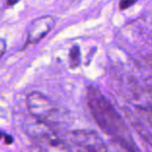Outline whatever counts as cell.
<instances>
[{
  "instance_id": "1",
  "label": "cell",
  "mask_w": 152,
  "mask_h": 152,
  "mask_svg": "<svg viewBox=\"0 0 152 152\" xmlns=\"http://www.w3.org/2000/svg\"><path fill=\"white\" fill-rule=\"evenodd\" d=\"M87 103L98 126L127 152H140L127 125L110 100L95 87H89Z\"/></svg>"
},
{
  "instance_id": "2",
  "label": "cell",
  "mask_w": 152,
  "mask_h": 152,
  "mask_svg": "<svg viewBox=\"0 0 152 152\" xmlns=\"http://www.w3.org/2000/svg\"><path fill=\"white\" fill-rule=\"evenodd\" d=\"M30 137L40 152H73L69 144L56 134L52 127L36 120L28 129Z\"/></svg>"
},
{
  "instance_id": "3",
  "label": "cell",
  "mask_w": 152,
  "mask_h": 152,
  "mask_svg": "<svg viewBox=\"0 0 152 152\" xmlns=\"http://www.w3.org/2000/svg\"><path fill=\"white\" fill-rule=\"evenodd\" d=\"M26 104L34 120L52 127L57 117V107L47 96L37 91L31 92L26 98Z\"/></svg>"
},
{
  "instance_id": "4",
  "label": "cell",
  "mask_w": 152,
  "mask_h": 152,
  "mask_svg": "<svg viewBox=\"0 0 152 152\" xmlns=\"http://www.w3.org/2000/svg\"><path fill=\"white\" fill-rule=\"evenodd\" d=\"M69 146L73 152H108L107 146L97 133L85 129L69 133Z\"/></svg>"
},
{
  "instance_id": "5",
  "label": "cell",
  "mask_w": 152,
  "mask_h": 152,
  "mask_svg": "<svg viewBox=\"0 0 152 152\" xmlns=\"http://www.w3.org/2000/svg\"><path fill=\"white\" fill-rule=\"evenodd\" d=\"M54 18L50 15L41 16L30 23L27 29V44H38L54 27Z\"/></svg>"
},
{
  "instance_id": "6",
  "label": "cell",
  "mask_w": 152,
  "mask_h": 152,
  "mask_svg": "<svg viewBox=\"0 0 152 152\" xmlns=\"http://www.w3.org/2000/svg\"><path fill=\"white\" fill-rule=\"evenodd\" d=\"M70 61L72 67H77L80 64V50L78 46H74L70 50Z\"/></svg>"
},
{
  "instance_id": "7",
  "label": "cell",
  "mask_w": 152,
  "mask_h": 152,
  "mask_svg": "<svg viewBox=\"0 0 152 152\" xmlns=\"http://www.w3.org/2000/svg\"><path fill=\"white\" fill-rule=\"evenodd\" d=\"M137 1V0H121L120 2H119V7H120V10L124 11V10L132 7Z\"/></svg>"
},
{
  "instance_id": "8",
  "label": "cell",
  "mask_w": 152,
  "mask_h": 152,
  "mask_svg": "<svg viewBox=\"0 0 152 152\" xmlns=\"http://www.w3.org/2000/svg\"><path fill=\"white\" fill-rule=\"evenodd\" d=\"M5 51H7V43H5V41L3 39L0 38V59L3 56Z\"/></svg>"
},
{
  "instance_id": "9",
  "label": "cell",
  "mask_w": 152,
  "mask_h": 152,
  "mask_svg": "<svg viewBox=\"0 0 152 152\" xmlns=\"http://www.w3.org/2000/svg\"><path fill=\"white\" fill-rule=\"evenodd\" d=\"M0 140H4L5 144H12L13 143V137L9 134H5L2 131H0Z\"/></svg>"
},
{
  "instance_id": "10",
  "label": "cell",
  "mask_w": 152,
  "mask_h": 152,
  "mask_svg": "<svg viewBox=\"0 0 152 152\" xmlns=\"http://www.w3.org/2000/svg\"><path fill=\"white\" fill-rule=\"evenodd\" d=\"M18 1H19V0H7V5H9V7H13L16 3H18Z\"/></svg>"
}]
</instances>
